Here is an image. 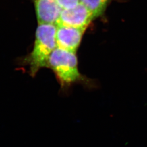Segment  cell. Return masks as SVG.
<instances>
[{
	"instance_id": "obj_1",
	"label": "cell",
	"mask_w": 147,
	"mask_h": 147,
	"mask_svg": "<svg viewBox=\"0 0 147 147\" xmlns=\"http://www.w3.org/2000/svg\"><path fill=\"white\" fill-rule=\"evenodd\" d=\"M76 53L57 47L48 60L47 68L53 71L60 86V90L64 93L69 92L74 84H81L89 90L99 87L96 80L80 72Z\"/></svg>"
},
{
	"instance_id": "obj_2",
	"label": "cell",
	"mask_w": 147,
	"mask_h": 147,
	"mask_svg": "<svg viewBox=\"0 0 147 147\" xmlns=\"http://www.w3.org/2000/svg\"><path fill=\"white\" fill-rule=\"evenodd\" d=\"M56 28L55 24L39 25L31 52L20 61L21 65L28 68V73L33 78L41 69L47 68L49 58L57 47Z\"/></svg>"
},
{
	"instance_id": "obj_3",
	"label": "cell",
	"mask_w": 147,
	"mask_h": 147,
	"mask_svg": "<svg viewBox=\"0 0 147 147\" xmlns=\"http://www.w3.org/2000/svg\"><path fill=\"white\" fill-rule=\"evenodd\" d=\"M94 19L93 13L79 2L73 8L62 9L55 25L87 29Z\"/></svg>"
},
{
	"instance_id": "obj_4",
	"label": "cell",
	"mask_w": 147,
	"mask_h": 147,
	"mask_svg": "<svg viewBox=\"0 0 147 147\" xmlns=\"http://www.w3.org/2000/svg\"><path fill=\"white\" fill-rule=\"evenodd\" d=\"M56 27L57 47L76 53L86 29L65 26Z\"/></svg>"
},
{
	"instance_id": "obj_5",
	"label": "cell",
	"mask_w": 147,
	"mask_h": 147,
	"mask_svg": "<svg viewBox=\"0 0 147 147\" xmlns=\"http://www.w3.org/2000/svg\"><path fill=\"white\" fill-rule=\"evenodd\" d=\"M39 25L55 24L62 8L55 0H34Z\"/></svg>"
},
{
	"instance_id": "obj_6",
	"label": "cell",
	"mask_w": 147,
	"mask_h": 147,
	"mask_svg": "<svg viewBox=\"0 0 147 147\" xmlns=\"http://www.w3.org/2000/svg\"><path fill=\"white\" fill-rule=\"evenodd\" d=\"M110 0H79L90 11L94 18L103 14Z\"/></svg>"
},
{
	"instance_id": "obj_7",
	"label": "cell",
	"mask_w": 147,
	"mask_h": 147,
	"mask_svg": "<svg viewBox=\"0 0 147 147\" xmlns=\"http://www.w3.org/2000/svg\"><path fill=\"white\" fill-rule=\"evenodd\" d=\"M63 9H69L75 7L79 3V0H55Z\"/></svg>"
}]
</instances>
